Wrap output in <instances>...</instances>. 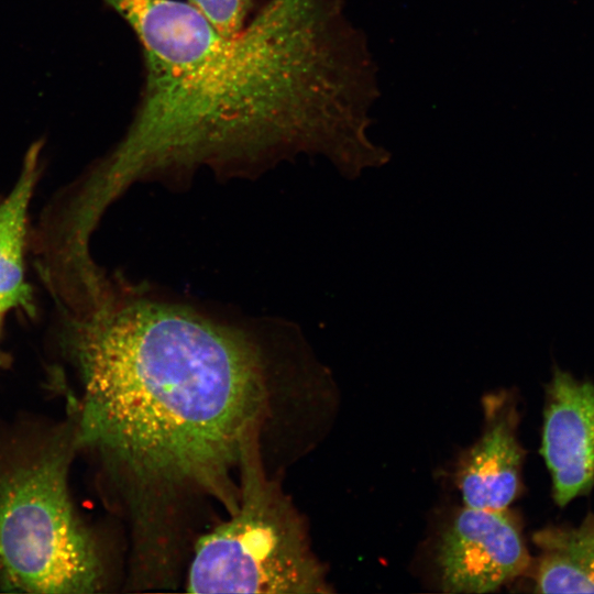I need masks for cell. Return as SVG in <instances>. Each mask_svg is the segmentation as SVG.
<instances>
[{"label": "cell", "instance_id": "obj_1", "mask_svg": "<svg viewBox=\"0 0 594 594\" xmlns=\"http://www.w3.org/2000/svg\"><path fill=\"white\" fill-rule=\"evenodd\" d=\"M131 28L143 85L128 131L86 185L108 206L134 180L298 154L356 167L377 67L344 0H267L226 35L187 1L102 0Z\"/></svg>", "mask_w": 594, "mask_h": 594}, {"label": "cell", "instance_id": "obj_2", "mask_svg": "<svg viewBox=\"0 0 594 594\" xmlns=\"http://www.w3.org/2000/svg\"><path fill=\"white\" fill-rule=\"evenodd\" d=\"M73 322L82 387L77 440L123 486L140 563L177 561L180 520L202 498L231 514L267 405L266 363L244 329L107 285Z\"/></svg>", "mask_w": 594, "mask_h": 594}, {"label": "cell", "instance_id": "obj_3", "mask_svg": "<svg viewBox=\"0 0 594 594\" xmlns=\"http://www.w3.org/2000/svg\"><path fill=\"white\" fill-rule=\"evenodd\" d=\"M186 585L189 593L328 592L301 518L266 479L258 441L242 455L235 509L196 540Z\"/></svg>", "mask_w": 594, "mask_h": 594}, {"label": "cell", "instance_id": "obj_4", "mask_svg": "<svg viewBox=\"0 0 594 594\" xmlns=\"http://www.w3.org/2000/svg\"><path fill=\"white\" fill-rule=\"evenodd\" d=\"M62 444L0 472V592L95 593L103 582L97 543L67 488Z\"/></svg>", "mask_w": 594, "mask_h": 594}, {"label": "cell", "instance_id": "obj_5", "mask_svg": "<svg viewBox=\"0 0 594 594\" xmlns=\"http://www.w3.org/2000/svg\"><path fill=\"white\" fill-rule=\"evenodd\" d=\"M441 586L449 593H487L530 570L518 519L505 509L465 506L439 547Z\"/></svg>", "mask_w": 594, "mask_h": 594}, {"label": "cell", "instance_id": "obj_6", "mask_svg": "<svg viewBox=\"0 0 594 594\" xmlns=\"http://www.w3.org/2000/svg\"><path fill=\"white\" fill-rule=\"evenodd\" d=\"M540 453L559 507L594 490V382L553 367L544 389Z\"/></svg>", "mask_w": 594, "mask_h": 594}, {"label": "cell", "instance_id": "obj_7", "mask_svg": "<svg viewBox=\"0 0 594 594\" xmlns=\"http://www.w3.org/2000/svg\"><path fill=\"white\" fill-rule=\"evenodd\" d=\"M485 428L458 472L465 506L505 509L521 491L525 451L518 440V414L507 394L485 399Z\"/></svg>", "mask_w": 594, "mask_h": 594}, {"label": "cell", "instance_id": "obj_8", "mask_svg": "<svg viewBox=\"0 0 594 594\" xmlns=\"http://www.w3.org/2000/svg\"><path fill=\"white\" fill-rule=\"evenodd\" d=\"M539 553L531 562L534 591L594 593V513L576 525H550L532 535Z\"/></svg>", "mask_w": 594, "mask_h": 594}, {"label": "cell", "instance_id": "obj_9", "mask_svg": "<svg viewBox=\"0 0 594 594\" xmlns=\"http://www.w3.org/2000/svg\"><path fill=\"white\" fill-rule=\"evenodd\" d=\"M42 145L34 144L25 155L21 174L9 195L0 202V312L18 309L29 316L35 307L25 279L28 211L38 178Z\"/></svg>", "mask_w": 594, "mask_h": 594}, {"label": "cell", "instance_id": "obj_10", "mask_svg": "<svg viewBox=\"0 0 594 594\" xmlns=\"http://www.w3.org/2000/svg\"><path fill=\"white\" fill-rule=\"evenodd\" d=\"M226 35L239 33L267 0H186Z\"/></svg>", "mask_w": 594, "mask_h": 594}, {"label": "cell", "instance_id": "obj_11", "mask_svg": "<svg viewBox=\"0 0 594 594\" xmlns=\"http://www.w3.org/2000/svg\"><path fill=\"white\" fill-rule=\"evenodd\" d=\"M2 312H0V334H1V326H2ZM4 360L3 354L0 351V365L2 364V361Z\"/></svg>", "mask_w": 594, "mask_h": 594}]
</instances>
